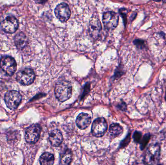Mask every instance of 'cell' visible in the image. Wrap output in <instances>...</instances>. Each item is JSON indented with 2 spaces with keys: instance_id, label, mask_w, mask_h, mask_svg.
Returning <instances> with one entry per match:
<instances>
[{
  "instance_id": "cell-21",
  "label": "cell",
  "mask_w": 166,
  "mask_h": 165,
  "mask_svg": "<svg viewBox=\"0 0 166 165\" xmlns=\"http://www.w3.org/2000/svg\"><path fill=\"white\" fill-rule=\"evenodd\" d=\"M130 140V135H129L124 140L122 141V144L121 145H122V146H125L127 144L129 141Z\"/></svg>"
},
{
  "instance_id": "cell-3",
  "label": "cell",
  "mask_w": 166,
  "mask_h": 165,
  "mask_svg": "<svg viewBox=\"0 0 166 165\" xmlns=\"http://www.w3.org/2000/svg\"><path fill=\"white\" fill-rule=\"evenodd\" d=\"M0 68L8 76H11L15 73L17 69V63L14 58L6 56L0 59Z\"/></svg>"
},
{
  "instance_id": "cell-7",
  "label": "cell",
  "mask_w": 166,
  "mask_h": 165,
  "mask_svg": "<svg viewBox=\"0 0 166 165\" xmlns=\"http://www.w3.org/2000/svg\"><path fill=\"white\" fill-rule=\"evenodd\" d=\"M102 21L106 29L113 30L116 28L118 24V15L114 12H106L102 16Z\"/></svg>"
},
{
  "instance_id": "cell-2",
  "label": "cell",
  "mask_w": 166,
  "mask_h": 165,
  "mask_svg": "<svg viewBox=\"0 0 166 165\" xmlns=\"http://www.w3.org/2000/svg\"><path fill=\"white\" fill-rule=\"evenodd\" d=\"M160 153L159 144L150 145L146 152L144 162L146 165H156L158 163Z\"/></svg>"
},
{
  "instance_id": "cell-16",
  "label": "cell",
  "mask_w": 166,
  "mask_h": 165,
  "mask_svg": "<svg viewBox=\"0 0 166 165\" xmlns=\"http://www.w3.org/2000/svg\"><path fill=\"white\" fill-rule=\"evenodd\" d=\"M72 152L69 150H67L61 155V164L62 165H69L72 161Z\"/></svg>"
},
{
  "instance_id": "cell-14",
  "label": "cell",
  "mask_w": 166,
  "mask_h": 165,
  "mask_svg": "<svg viewBox=\"0 0 166 165\" xmlns=\"http://www.w3.org/2000/svg\"><path fill=\"white\" fill-rule=\"evenodd\" d=\"M27 38L23 32L19 33L15 37V43L19 50H23L27 44Z\"/></svg>"
},
{
  "instance_id": "cell-19",
  "label": "cell",
  "mask_w": 166,
  "mask_h": 165,
  "mask_svg": "<svg viewBox=\"0 0 166 165\" xmlns=\"http://www.w3.org/2000/svg\"><path fill=\"white\" fill-rule=\"evenodd\" d=\"M142 134L139 131H135L134 134L133 138L135 143H140L141 140Z\"/></svg>"
},
{
  "instance_id": "cell-6",
  "label": "cell",
  "mask_w": 166,
  "mask_h": 165,
  "mask_svg": "<svg viewBox=\"0 0 166 165\" xmlns=\"http://www.w3.org/2000/svg\"><path fill=\"white\" fill-rule=\"evenodd\" d=\"M107 124L104 118H98L94 121L91 127V132L96 137L104 136L107 130Z\"/></svg>"
},
{
  "instance_id": "cell-9",
  "label": "cell",
  "mask_w": 166,
  "mask_h": 165,
  "mask_svg": "<svg viewBox=\"0 0 166 165\" xmlns=\"http://www.w3.org/2000/svg\"><path fill=\"white\" fill-rule=\"evenodd\" d=\"M1 26L2 30L6 33L13 34L18 28V21L14 16H8L2 22Z\"/></svg>"
},
{
  "instance_id": "cell-17",
  "label": "cell",
  "mask_w": 166,
  "mask_h": 165,
  "mask_svg": "<svg viewBox=\"0 0 166 165\" xmlns=\"http://www.w3.org/2000/svg\"><path fill=\"white\" fill-rule=\"evenodd\" d=\"M122 132V128L118 123H113L109 127V133L113 137L119 136Z\"/></svg>"
},
{
  "instance_id": "cell-23",
  "label": "cell",
  "mask_w": 166,
  "mask_h": 165,
  "mask_svg": "<svg viewBox=\"0 0 166 165\" xmlns=\"http://www.w3.org/2000/svg\"><path fill=\"white\" fill-rule=\"evenodd\" d=\"M161 165V164H159V165Z\"/></svg>"
},
{
  "instance_id": "cell-11",
  "label": "cell",
  "mask_w": 166,
  "mask_h": 165,
  "mask_svg": "<svg viewBox=\"0 0 166 165\" xmlns=\"http://www.w3.org/2000/svg\"><path fill=\"white\" fill-rule=\"evenodd\" d=\"M102 26L100 21L97 16H92L89 23V32L91 38L97 39L101 32Z\"/></svg>"
},
{
  "instance_id": "cell-5",
  "label": "cell",
  "mask_w": 166,
  "mask_h": 165,
  "mask_svg": "<svg viewBox=\"0 0 166 165\" xmlns=\"http://www.w3.org/2000/svg\"><path fill=\"white\" fill-rule=\"evenodd\" d=\"M22 99L21 94L16 91H10L5 95V103L10 110L17 109L21 103Z\"/></svg>"
},
{
  "instance_id": "cell-1",
  "label": "cell",
  "mask_w": 166,
  "mask_h": 165,
  "mask_svg": "<svg viewBox=\"0 0 166 165\" xmlns=\"http://www.w3.org/2000/svg\"><path fill=\"white\" fill-rule=\"evenodd\" d=\"M55 92L56 99L60 102H64L72 96V84L66 80L59 81L56 84Z\"/></svg>"
},
{
  "instance_id": "cell-22",
  "label": "cell",
  "mask_w": 166,
  "mask_h": 165,
  "mask_svg": "<svg viewBox=\"0 0 166 165\" xmlns=\"http://www.w3.org/2000/svg\"><path fill=\"white\" fill-rule=\"evenodd\" d=\"M165 99H166V95H165Z\"/></svg>"
},
{
  "instance_id": "cell-4",
  "label": "cell",
  "mask_w": 166,
  "mask_h": 165,
  "mask_svg": "<svg viewBox=\"0 0 166 165\" xmlns=\"http://www.w3.org/2000/svg\"><path fill=\"white\" fill-rule=\"evenodd\" d=\"M16 79L22 85H29L34 81L35 74L31 68H24L18 72Z\"/></svg>"
},
{
  "instance_id": "cell-12",
  "label": "cell",
  "mask_w": 166,
  "mask_h": 165,
  "mask_svg": "<svg viewBox=\"0 0 166 165\" xmlns=\"http://www.w3.org/2000/svg\"><path fill=\"white\" fill-rule=\"evenodd\" d=\"M91 118L89 115L85 113H81L76 118V123L80 129H85L91 123Z\"/></svg>"
},
{
  "instance_id": "cell-10",
  "label": "cell",
  "mask_w": 166,
  "mask_h": 165,
  "mask_svg": "<svg viewBox=\"0 0 166 165\" xmlns=\"http://www.w3.org/2000/svg\"><path fill=\"white\" fill-rule=\"evenodd\" d=\"M56 17L62 22H67L71 16V10L67 4L62 2L57 5L55 10Z\"/></svg>"
},
{
  "instance_id": "cell-20",
  "label": "cell",
  "mask_w": 166,
  "mask_h": 165,
  "mask_svg": "<svg viewBox=\"0 0 166 165\" xmlns=\"http://www.w3.org/2000/svg\"><path fill=\"white\" fill-rule=\"evenodd\" d=\"M134 43L137 46V48L139 49H143L144 46V41L143 40L135 39L134 41Z\"/></svg>"
},
{
  "instance_id": "cell-18",
  "label": "cell",
  "mask_w": 166,
  "mask_h": 165,
  "mask_svg": "<svg viewBox=\"0 0 166 165\" xmlns=\"http://www.w3.org/2000/svg\"><path fill=\"white\" fill-rule=\"evenodd\" d=\"M151 134L150 133H147L144 135L143 138L141 139L140 141V148L141 150L144 149V148L146 147L147 144L149 143V140L150 139Z\"/></svg>"
},
{
  "instance_id": "cell-15",
  "label": "cell",
  "mask_w": 166,
  "mask_h": 165,
  "mask_svg": "<svg viewBox=\"0 0 166 165\" xmlns=\"http://www.w3.org/2000/svg\"><path fill=\"white\" fill-rule=\"evenodd\" d=\"M40 165H53L55 162V157L52 154L44 153L39 158Z\"/></svg>"
},
{
  "instance_id": "cell-13",
  "label": "cell",
  "mask_w": 166,
  "mask_h": 165,
  "mask_svg": "<svg viewBox=\"0 0 166 165\" xmlns=\"http://www.w3.org/2000/svg\"><path fill=\"white\" fill-rule=\"evenodd\" d=\"M63 136L61 132L58 129H55L51 132L49 139L52 146L57 147L62 143Z\"/></svg>"
},
{
  "instance_id": "cell-8",
  "label": "cell",
  "mask_w": 166,
  "mask_h": 165,
  "mask_svg": "<svg viewBox=\"0 0 166 165\" xmlns=\"http://www.w3.org/2000/svg\"><path fill=\"white\" fill-rule=\"evenodd\" d=\"M41 132V127L38 124H33L25 131V139L29 143H35L39 139Z\"/></svg>"
}]
</instances>
